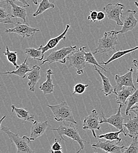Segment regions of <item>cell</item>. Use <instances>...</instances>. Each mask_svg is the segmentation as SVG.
Listing matches in <instances>:
<instances>
[{"label": "cell", "instance_id": "cell-12", "mask_svg": "<svg viewBox=\"0 0 138 153\" xmlns=\"http://www.w3.org/2000/svg\"><path fill=\"white\" fill-rule=\"evenodd\" d=\"M134 73V68L131 67L128 70V73L123 76L119 75H115V79L116 81V86L115 87V91L114 94L116 92L118 91L121 90L123 87H132L134 88L135 87L134 81H133V73Z\"/></svg>", "mask_w": 138, "mask_h": 153}, {"label": "cell", "instance_id": "cell-13", "mask_svg": "<svg viewBox=\"0 0 138 153\" xmlns=\"http://www.w3.org/2000/svg\"><path fill=\"white\" fill-rule=\"evenodd\" d=\"M122 105L119 104V108L117 110V112L116 114L111 115L109 118H106L103 111H101V117L102 119L100 120V124H104V123H107L112 126L115 127L117 130H123V121L124 118L122 115L121 114V109L122 107Z\"/></svg>", "mask_w": 138, "mask_h": 153}, {"label": "cell", "instance_id": "cell-10", "mask_svg": "<svg viewBox=\"0 0 138 153\" xmlns=\"http://www.w3.org/2000/svg\"><path fill=\"white\" fill-rule=\"evenodd\" d=\"M100 120L99 114L96 110H92V113L84 118L83 123V129L85 131L90 130L93 136L97 138L95 133L96 130H100Z\"/></svg>", "mask_w": 138, "mask_h": 153}, {"label": "cell", "instance_id": "cell-22", "mask_svg": "<svg viewBox=\"0 0 138 153\" xmlns=\"http://www.w3.org/2000/svg\"><path fill=\"white\" fill-rule=\"evenodd\" d=\"M28 57L27 56L25 60L24 61L22 64L19 65V67L17 68L16 70L12 71H7L1 73L2 74H13L16 75L17 76H20V78L24 79L27 76V74H28V72L32 70V68H30L29 67V64L27 62V59Z\"/></svg>", "mask_w": 138, "mask_h": 153}, {"label": "cell", "instance_id": "cell-31", "mask_svg": "<svg viewBox=\"0 0 138 153\" xmlns=\"http://www.w3.org/2000/svg\"><path fill=\"white\" fill-rule=\"evenodd\" d=\"M11 15L8 14L7 11L0 7V23L1 24H15L11 19Z\"/></svg>", "mask_w": 138, "mask_h": 153}, {"label": "cell", "instance_id": "cell-19", "mask_svg": "<svg viewBox=\"0 0 138 153\" xmlns=\"http://www.w3.org/2000/svg\"><path fill=\"white\" fill-rule=\"evenodd\" d=\"M9 4L11 7V17L21 19L24 21V23H27L26 17L27 16L26 7H28L27 5L20 7L16 4L13 1L9 0Z\"/></svg>", "mask_w": 138, "mask_h": 153}, {"label": "cell", "instance_id": "cell-6", "mask_svg": "<svg viewBox=\"0 0 138 153\" xmlns=\"http://www.w3.org/2000/svg\"><path fill=\"white\" fill-rule=\"evenodd\" d=\"M77 48L76 45L74 46H67L61 48L57 50H54L46 59H44L40 65H42L46 63H48L49 65L54 62H58L60 64H66L67 61V58L68 56L75 49Z\"/></svg>", "mask_w": 138, "mask_h": 153}, {"label": "cell", "instance_id": "cell-34", "mask_svg": "<svg viewBox=\"0 0 138 153\" xmlns=\"http://www.w3.org/2000/svg\"><path fill=\"white\" fill-rule=\"evenodd\" d=\"M61 138H60L58 141L57 139L54 140V144L51 146L50 152L51 153H63L62 152V147L60 144Z\"/></svg>", "mask_w": 138, "mask_h": 153}, {"label": "cell", "instance_id": "cell-14", "mask_svg": "<svg viewBox=\"0 0 138 153\" xmlns=\"http://www.w3.org/2000/svg\"><path fill=\"white\" fill-rule=\"evenodd\" d=\"M49 126L48 121L37 122L33 120L31 126V133L30 138L31 141H35L36 139L42 136L46 132L47 127Z\"/></svg>", "mask_w": 138, "mask_h": 153}, {"label": "cell", "instance_id": "cell-21", "mask_svg": "<svg viewBox=\"0 0 138 153\" xmlns=\"http://www.w3.org/2000/svg\"><path fill=\"white\" fill-rule=\"evenodd\" d=\"M94 68L95 71H96L99 73L100 76L101 78L102 81V88H101V92L103 93V94L106 97L110 96L112 94H114L115 91V88L112 85L109 78L104 76L98 68H97V66L94 65Z\"/></svg>", "mask_w": 138, "mask_h": 153}, {"label": "cell", "instance_id": "cell-8", "mask_svg": "<svg viewBox=\"0 0 138 153\" xmlns=\"http://www.w3.org/2000/svg\"><path fill=\"white\" fill-rule=\"evenodd\" d=\"M15 26L13 28H7L5 30L6 33H15L19 35L22 38L33 37L34 34L40 32L39 29L30 27L27 23H22L19 21L14 24Z\"/></svg>", "mask_w": 138, "mask_h": 153}, {"label": "cell", "instance_id": "cell-29", "mask_svg": "<svg viewBox=\"0 0 138 153\" xmlns=\"http://www.w3.org/2000/svg\"><path fill=\"white\" fill-rule=\"evenodd\" d=\"M138 102V88L130 96L126 101V108L125 110V114L128 115L131 108Z\"/></svg>", "mask_w": 138, "mask_h": 153}, {"label": "cell", "instance_id": "cell-24", "mask_svg": "<svg viewBox=\"0 0 138 153\" xmlns=\"http://www.w3.org/2000/svg\"><path fill=\"white\" fill-rule=\"evenodd\" d=\"M137 50H138V46H137L134 48H131V49H129V50H120L118 51L117 52H116L115 54H113L112 55V56L106 62H100V64H103L104 65H108L109 64H110V62L116 60V59H118L119 58L129 54V53H131L132 52H134Z\"/></svg>", "mask_w": 138, "mask_h": 153}, {"label": "cell", "instance_id": "cell-36", "mask_svg": "<svg viewBox=\"0 0 138 153\" xmlns=\"http://www.w3.org/2000/svg\"><path fill=\"white\" fill-rule=\"evenodd\" d=\"M133 63L135 65V67L136 68V71L135 72V74L136 76V81L138 82V59H135L133 60Z\"/></svg>", "mask_w": 138, "mask_h": 153}, {"label": "cell", "instance_id": "cell-27", "mask_svg": "<svg viewBox=\"0 0 138 153\" xmlns=\"http://www.w3.org/2000/svg\"><path fill=\"white\" fill-rule=\"evenodd\" d=\"M25 53L28 56V58H31L33 59H36L40 61H43L44 59V56L43 55L42 50L39 47V48H25Z\"/></svg>", "mask_w": 138, "mask_h": 153}, {"label": "cell", "instance_id": "cell-18", "mask_svg": "<svg viewBox=\"0 0 138 153\" xmlns=\"http://www.w3.org/2000/svg\"><path fill=\"white\" fill-rule=\"evenodd\" d=\"M136 88L132 87H123L121 90L115 93L116 103L123 105L126 104L128 98L135 91Z\"/></svg>", "mask_w": 138, "mask_h": 153}, {"label": "cell", "instance_id": "cell-44", "mask_svg": "<svg viewBox=\"0 0 138 153\" xmlns=\"http://www.w3.org/2000/svg\"><path fill=\"white\" fill-rule=\"evenodd\" d=\"M7 4H9V0H4Z\"/></svg>", "mask_w": 138, "mask_h": 153}, {"label": "cell", "instance_id": "cell-25", "mask_svg": "<svg viewBox=\"0 0 138 153\" xmlns=\"http://www.w3.org/2000/svg\"><path fill=\"white\" fill-rule=\"evenodd\" d=\"M55 7V5L51 2L50 0H41L40 2L39 7L37 8L36 12L33 14V17H36L42 14L44 12L48 9H53Z\"/></svg>", "mask_w": 138, "mask_h": 153}, {"label": "cell", "instance_id": "cell-17", "mask_svg": "<svg viewBox=\"0 0 138 153\" xmlns=\"http://www.w3.org/2000/svg\"><path fill=\"white\" fill-rule=\"evenodd\" d=\"M47 78L46 80L42 82L40 85L39 88L41 90L44 95L50 94L54 92V84L53 83V79L51 78V75L54 74V73L51 68H48L47 71Z\"/></svg>", "mask_w": 138, "mask_h": 153}, {"label": "cell", "instance_id": "cell-11", "mask_svg": "<svg viewBox=\"0 0 138 153\" xmlns=\"http://www.w3.org/2000/svg\"><path fill=\"white\" fill-rule=\"evenodd\" d=\"M120 142L117 141L106 140V141H99L97 143L92 144V147L93 149H100L106 153H122V151L126 148L124 146H118Z\"/></svg>", "mask_w": 138, "mask_h": 153}, {"label": "cell", "instance_id": "cell-32", "mask_svg": "<svg viewBox=\"0 0 138 153\" xmlns=\"http://www.w3.org/2000/svg\"><path fill=\"white\" fill-rule=\"evenodd\" d=\"M138 135L135 136L133 138L132 141L131 143V145L128 147H126L123 151L122 153H138Z\"/></svg>", "mask_w": 138, "mask_h": 153}, {"label": "cell", "instance_id": "cell-35", "mask_svg": "<svg viewBox=\"0 0 138 153\" xmlns=\"http://www.w3.org/2000/svg\"><path fill=\"white\" fill-rule=\"evenodd\" d=\"M98 11L94 10V11H90V14L87 17V19L92 21V22H97V17H98Z\"/></svg>", "mask_w": 138, "mask_h": 153}, {"label": "cell", "instance_id": "cell-37", "mask_svg": "<svg viewBox=\"0 0 138 153\" xmlns=\"http://www.w3.org/2000/svg\"><path fill=\"white\" fill-rule=\"evenodd\" d=\"M105 18V14L103 11H99L98 13V17H97V21L100 22L103 19Z\"/></svg>", "mask_w": 138, "mask_h": 153}, {"label": "cell", "instance_id": "cell-26", "mask_svg": "<svg viewBox=\"0 0 138 153\" xmlns=\"http://www.w3.org/2000/svg\"><path fill=\"white\" fill-rule=\"evenodd\" d=\"M123 134L125 136H128V134L123 130H119L118 131L116 132H110L105 134H101L98 136V138L99 139H105L106 140L110 141H117L119 142H121L122 138L119 137V135L120 134Z\"/></svg>", "mask_w": 138, "mask_h": 153}, {"label": "cell", "instance_id": "cell-15", "mask_svg": "<svg viewBox=\"0 0 138 153\" xmlns=\"http://www.w3.org/2000/svg\"><path fill=\"white\" fill-rule=\"evenodd\" d=\"M70 28V25L69 24H67L66 28L64 31L59 36L54 37V38H51L49 39V41L47 42V44L45 45H40V47L42 50L43 55L44 57V54L46 52L50 50H53L55 47L57 46L61 40H66V34L69 30V29Z\"/></svg>", "mask_w": 138, "mask_h": 153}, {"label": "cell", "instance_id": "cell-39", "mask_svg": "<svg viewBox=\"0 0 138 153\" xmlns=\"http://www.w3.org/2000/svg\"><path fill=\"white\" fill-rule=\"evenodd\" d=\"M130 111H132L134 113H135L138 117V109H137V108H131V109L130 110Z\"/></svg>", "mask_w": 138, "mask_h": 153}, {"label": "cell", "instance_id": "cell-45", "mask_svg": "<svg viewBox=\"0 0 138 153\" xmlns=\"http://www.w3.org/2000/svg\"><path fill=\"white\" fill-rule=\"evenodd\" d=\"M2 1H3V0H0V2H1Z\"/></svg>", "mask_w": 138, "mask_h": 153}, {"label": "cell", "instance_id": "cell-1", "mask_svg": "<svg viewBox=\"0 0 138 153\" xmlns=\"http://www.w3.org/2000/svg\"><path fill=\"white\" fill-rule=\"evenodd\" d=\"M73 124H66L65 121H63V124L57 128H50L51 130L56 131L59 135L60 138L64 141H67L64 139L63 136H67L69 138L72 139L73 141H76L79 144L80 149L77 152V153H80L84 149V143L90 144L89 142L83 140L79 134L78 129Z\"/></svg>", "mask_w": 138, "mask_h": 153}, {"label": "cell", "instance_id": "cell-28", "mask_svg": "<svg viewBox=\"0 0 138 153\" xmlns=\"http://www.w3.org/2000/svg\"><path fill=\"white\" fill-rule=\"evenodd\" d=\"M4 54L7 57L8 61L11 63L16 68L19 67L17 64V51H11L8 47L6 45V50L4 52Z\"/></svg>", "mask_w": 138, "mask_h": 153}, {"label": "cell", "instance_id": "cell-30", "mask_svg": "<svg viewBox=\"0 0 138 153\" xmlns=\"http://www.w3.org/2000/svg\"><path fill=\"white\" fill-rule=\"evenodd\" d=\"M84 55H85V58H86V63H88V64H92L93 65H96V66L99 67L100 68H101V70H103L104 71H105L106 73H108V71L105 68H104L103 67H101L99 64V62L97 61V60L96 59V58L94 57L93 53H92L91 51H89V52H86V51L85 53H84Z\"/></svg>", "mask_w": 138, "mask_h": 153}, {"label": "cell", "instance_id": "cell-42", "mask_svg": "<svg viewBox=\"0 0 138 153\" xmlns=\"http://www.w3.org/2000/svg\"><path fill=\"white\" fill-rule=\"evenodd\" d=\"M131 108H137V109H138V102H137V104H135Z\"/></svg>", "mask_w": 138, "mask_h": 153}, {"label": "cell", "instance_id": "cell-41", "mask_svg": "<svg viewBox=\"0 0 138 153\" xmlns=\"http://www.w3.org/2000/svg\"><path fill=\"white\" fill-rule=\"evenodd\" d=\"M41 0H32L33 2L35 4V5H38L39 4V2H41Z\"/></svg>", "mask_w": 138, "mask_h": 153}, {"label": "cell", "instance_id": "cell-2", "mask_svg": "<svg viewBox=\"0 0 138 153\" xmlns=\"http://www.w3.org/2000/svg\"><path fill=\"white\" fill-rule=\"evenodd\" d=\"M116 31L112 30L104 32L103 37L98 41L97 47L93 53L94 55L110 53L116 50V47L118 44Z\"/></svg>", "mask_w": 138, "mask_h": 153}, {"label": "cell", "instance_id": "cell-16", "mask_svg": "<svg viewBox=\"0 0 138 153\" xmlns=\"http://www.w3.org/2000/svg\"><path fill=\"white\" fill-rule=\"evenodd\" d=\"M40 71V67L37 65H34L32 67V70L28 73L27 76L28 79V86L30 91L31 92H35L36 86L41 78Z\"/></svg>", "mask_w": 138, "mask_h": 153}, {"label": "cell", "instance_id": "cell-20", "mask_svg": "<svg viewBox=\"0 0 138 153\" xmlns=\"http://www.w3.org/2000/svg\"><path fill=\"white\" fill-rule=\"evenodd\" d=\"M128 115L129 118L128 120L127 123L124 124L123 126L127 129L128 136L133 138L135 136L138 135V117L136 116L132 118L130 113H129Z\"/></svg>", "mask_w": 138, "mask_h": 153}, {"label": "cell", "instance_id": "cell-4", "mask_svg": "<svg viewBox=\"0 0 138 153\" xmlns=\"http://www.w3.org/2000/svg\"><path fill=\"white\" fill-rule=\"evenodd\" d=\"M86 48V46H84L79 49H75L68 56L67 58L68 61L67 67L77 69L78 75H81L84 73V70L86 67V61L84 53Z\"/></svg>", "mask_w": 138, "mask_h": 153}, {"label": "cell", "instance_id": "cell-43", "mask_svg": "<svg viewBox=\"0 0 138 153\" xmlns=\"http://www.w3.org/2000/svg\"><path fill=\"white\" fill-rule=\"evenodd\" d=\"M135 4L136 5V6L138 7V2H137V1H135Z\"/></svg>", "mask_w": 138, "mask_h": 153}, {"label": "cell", "instance_id": "cell-23", "mask_svg": "<svg viewBox=\"0 0 138 153\" xmlns=\"http://www.w3.org/2000/svg\"><path fill=\"white\" fill-rule=\"evenodd\" d=\"M11 108L12 111L16 114L19 118L31 123L33 121L34 115L31 114L28 110L23 108H17L15 105H12Z\"/></svg>", "mask_w": 138, "mask_h": 153}, {"label": "cell", "instance_id": "cell-33", "mask_svg": "<svg viewBox=\"0 0 138 153\" xmlns=\"http://www.w3.org/2000/svg\"><path fill=\"white\" fill-rule=\"evenodd\" d=\"M89 84H84L81 83H78L75 85L73 88V94H83L86 88L89 87Z\"/></svg>", "mask_w": 138, "mask_h": 153}, {"label": "cell", "instance_id": "cell-3", "mask_svg": "<svg viewBox=\"0 0 138 153\" xmlns=\"http://www.w3.org/2000/svg\"><path fill=\"white\" fill-rule=\"evenodd\" d=\"M53 114L54 119L57 122H69L75 124L78 123L74 118L72 109L67 102L62 101L57 105H47Z\"/></svg>", "mask_w": 138, "mask_h": 153}, {"label": "cell", "instance_id": "cell-9", "mask_svg": "<svg viewBox=\"0 0 138 153\" xmlns=\"http://www.w3.org/2000/svg\"><path fill=\"white\" fill-rule=\"evenodd\" d=\"M137 12L136 10H128L125 13H123L122 17L123 25L120 31H117V34H123L132 31L138 25V20L136 19L135 15Z\"/></svg>", "mask_w": 138, "mask_h": 153}, {"label": "cell", "instance_id": "cell-5", "mask_svg": "<svg viewBox=\"0 0 138 153\" xmlns=\"http://www.w3.org/2000/svg\"><path fill=\"white\" fill-rule=\"evenodd\" d=\"M1 130L7 134L8 138L14 143L17 147V153H34L30 147V143L32 141L30 138L25 135L20 137L19 134L13 133L9 128L6 127H2Z\"/></svg>", "mask_w": 138, "mask_h": 153}, {"label": "cell", "instance_id": "cell-38", "mask_svg": "<svg viewBox=\"0 0 138 153\" xmlns=\"http://www.w3.org/2000/svg\"><path fill=\"white\" fill-rule=\"evenodd\" d=\"M15 1H19L20 2V3H21L22 4H23L24 5H27L28 6V7H30V5L27 1V0H15Z\"/></svg>", "mask_w": 138, "mask_h": 153}, {"label": "cell", "instance_id": "cell-40", "mask_svg": "<svg viewBox=\"0 0 138 153\" xmlns=\"http://www.w3.org/2000/svg\"><path fill=\"white\" fill-rule=\"evenodd\" d=\"M6 118V115H4L1 119H0V130H1V124H2V121L5 120V118Z\"/></svg>", "mask_w": 138, "mask_h": 153}, {"label": "cell", "instance_id": "cell-7", "mask_svg": "<svg viewBox=\"0 0 138 153\" xmlns=\"http://www.w3.org/2000/svg\"><path fill=\"white\" fill-rule=\"evenodd\" d=\"M125 8V5L123 4L116 3L113 5L111 3H109L103 7V10L109 19L115 21L117 25L122 26L123 21L121 18L122 17L123 11Z\"/></svg>", "mask_w": 138, "mask_h": 153}]
</instances>
